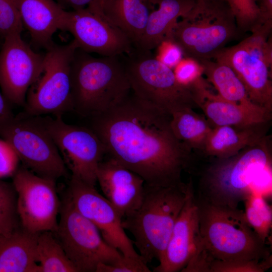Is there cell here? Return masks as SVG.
I'll return each instance as SVG.
<instances>
[{
	"label": "cell",
	"instance_id": "6da1fadb",
	"mask_svg": "<svg viewBox=\"0 0 272 272\" xmlns=\"http://www.w3.org/2000/svg\"><path fill=\"white\" fill-rule=\"evenodd\" d=\"M171 114L131 91L119 103L90 117L106 154L152 186L181 184L193 151L174 135Z\"/></svg>",
	"mask_w": 272,
	"mask_h": 272
},
{
	"label": "cell",
	"instance_id": "7a4b0ae2",
	"mask_svg": "<svg viewBox=\"0 0 272 272\" xmlns=\"http://www.w3.org/2000/svg\"><path fill=\"white\" fill-rule=\"evenodd\" d=\"M266 135L232 156L212 160L200 173L198 198L237 208L262 181L271 182V140Z\"/></svg>",
	"mask_w": 272,
	"mask_h": 272
},
{
	"label": "cell",
	"instance_id": "3957f363",
	"mask_svg": "<svg viewBox=\"0 0 272 272\" xmlns=\"http://www.w3.org/2000/svg\"><path fill=\"white\" fill-rule=\"evenodd\" d=\"M73 111L91 117L115 106L130 93L120 55L95 57L77 48L71 67Z\"/></svg>",
	"mask_w": 272,
	"mask_h": 272
},
{
	"label": "cell",
	"instance_id": "277c9868",
	"mask_svg": "<svg viewBox=\"0 0 272 272\" xmlns=\"http://www.w3.org/2000/svg\"><path fill=\"white\" fill-rule=\"evenodd\" d=\"M188 189V183L169 186L145 183L140 205L122 219L123 228L133 236V244L147 264L162 258Z\"/></svg>",
	"mask_w": 272,
	"mask_h": 272
},
{
	"label": "cell",
	"instance_id": "5b68a950",
	"mask_svg": "<svg viewBox=\"0 0 272 272\" xmlns=\"http://www.w3.org/2000/svg\"><path fill=\"white\" fill-rule=\"evenodd\" d=\"M196 198L206 258L261 260L271 255L267 244L248 224L244 211Z\"/></svg>",
	"mask_w": 272,
	"mask_h": 272
},
{
	"label": "cell",
	"instance_id": "8992f818",
	"mask_svg": "<svg viewBox=\"0 0 272 272\" xmlns=\"http://www.w3.org/2000/svg\"><path fill=\"white\" fill-rule=\"evenodd\" d=\"M178 21L165 41L177 45L186 58L214 60L239 33L226 1L195 6Z\"/></svg>",
	"mask_w": 272,
	"mask_h": 272
},
{
	"label": "cell",
	"instance_id": "52a82bcc",
	"mask_svg": "<svg viewBox=\"0 0 272 272\" xmlns=\"http://www.w3.org/2000/svg\"><path fill=\"white\" fill-rule=\"evenodd\" d=\"M272 20L265 22L238 44L224 47L214 60L230 66L256 106L272 112Z\"/></svg>",
	"mask_w": 272,
	"mask_h": 272
},
{
	"label": "cell",
	"instance_id": "ba28073f",
	"mask_svg": "<svg viewBox=\"0 0 272 272\" xmlns=\"http://www.w3.org/2000/svg\"><path fill=\"white\" fill-rule=\"evenodd\" d=\"M121 57L131 90L138 97L170 114L182 109L197 107L190 88L179 83L173 69L151 51L134 47Z\"/></svg>",
	"mask_w": 272,
	"mask_h": 272
},
{
	"label": "cell",
	"instance_id": "9c48e42d",
	"mask_svg": "<svg viewBox=\"0 0 272 272\" xmlns=\"http://www.w3.org/2000/svg\"><path fill=\"white\" fill-rule=\"evenodd\" d=\"M0 137L12 147L23 165L36 175L55 181L67 176V169L41 116L23 112L1 120Z\"/></svg>",
	"mask_w": 272,
	"mask_h": 272
},
{
	"label": "cell",
	"instance_id": "30bf717a",
	"mask_svg": "<svg viewBox=\"0 0 272 272\" xmlns=\"http://www.w3.org/2000/svg\"><path fill=\"white\" fill-rule=\"evenodd\" d=\"M53 232L78 272H96L100 263L111 264L123 255L109 245L98 228L79 212L65 194Z\"/></svg>",
	"mask_w": 272,
	"mask_h": 272
},
{
	"label": "cell",
	"instance_id": "8fae6325",
	"mask_svg": "<svg viewBox=\"0 0 272 272\" xmlns=\"http://www.w3.org/2000/svg\"><path fill=\"white\" fill-rule=\"evenodd\" d=\"M77 48L73 40L62 45L53 43L46 49L42 72L27 94L25 114L32 116L46 114L57 116L73 110L71 67Z\"/></svg>",
	"mask_w": 272,
	"mask_h": 272
},
{
	"label": "cell",
	"instance_id": "7c38bea8",
	"mask_svg": "<svg viewBox=\"0 0 272 272\" xmlns=\"http://www.w3.org/2000/svg\"><path fill=\"white\" fill-rule=\"evenodd\" d=\"M42 119L71 176L95 187L97 168L106 154L98 136L90 128L65 123L61 115Z\"/></svg>",
	"mask_w": 272,
	"mask_h": 272
},
{
	"label": "cell",
	"instance_id": "4fadbf2b",
	"mask_svg": "<svg viewBox=\"0 0 272 272\" xmlns=\"http://www.w3.org/2000/svg\"><path fill=\"white\" fill-rule=\"evenodd\" d=\"M12 178L21 227L32 233L55 232L61 205L55 180L39 176L23 165Z\"/></svg>",
	"mask_w": 272,
	"mask_h": 272
},
{
	"label": "cell",
	"instance_id": "5bb4252c",
	"mask_svg": "<svg viewBox=\"0 0 272 272\" xmlns=\"http://www.w3.org/2000/svg\"><path fill=\"white\" fill-rule=\"evenodd\" d=\"M44 54L36 52L21 38V34L7 36L0 48V87L12 105L24 106L27 92L38 79Z\"/></svg>",
	"mask_w": 272,
	"mask_h": 272
},
{
	"label": "cell",
	"instance_id": "9a60e30c",
	"mask_svg": "<svg viewBox=\"0 0 272 272\" xmlns=\"http://www.w3.org/2000/svg\"><path fill=\"white\" fill-rule=\"evenodd\" d=\"M66 194L76 210L98 228L109 245L125 257L142 259L133 241L126 234L121 217L95 186L71 176Z\"/></svg>",
	"mask_w": 272,
	"mask_h": 272
},
{
	"label": "cell",
	"instance_id": "2e32d148",
	"mask_svg": "<svg viewBox=\"0 0 272 272\" xmlns=\"http://www.w3.org/2000/svg\"><path fill=\"white\" fill-rule=\"evenodd\" d=\"M62 30L70 32L78 48L89 53L118 56L134 48L123 33L87 8L67 11Z\"/></svg>",
	"mask_w": 272,
	"mask_h": 272
},
{
	"label": "cell",
	"instance_id": "e0dca14e",
	"mask_svg": "<svg viewBox=\"0 0 272 272\" xmlns=\"http://www.w3.org/2000/svg\"><path fill=\"white\" fill-rule=\"evenodd\" d=\"M187 198L174 224L167 246L155 272H177L193 262L203 251L198 206L191 179Z\"/></svg>",
	"mask_w": 272,
	"mask_h": 272
},
{
	"label": "cell",
	"instance_id": "ac0fdd59",
	"mask_svg": "<svg viewBox=\"0 0 272 272\" xmlns=\"http://www.w3.org/2000/svg\"><path fill=\"white\" fill-rule=\"evenodd\" d=\"M96 176L104 196L122 219L139 207L145 184L139 175L109 157L99 163Z\"/></svg>",
	"mask_w": 272,
	"mask_h": 272
},
{
	"label": "cell",
	"instance_id": "d6986e66",
	"mask_svg": "<svg viewBox=\"0 0 272 272\" xmlns=\"http://www.w3.org/2000/svg\"><path fill=\"white\" fill-rule=\"evenodd\" d=\"M192 94L197 107L201 108L213 127L244 126L271 119V113L262 108L230 102L213 93L206 80L193 87Z\"/></svg>",
	"mask_w": 272,
	"mask_h": 272
},
{
	"label": "cell",
	"instance_id": "ffe728a7",
	"mask_svg": "<svg viewBox=\"0 0 272 272\" xmlns=\"http://www.w3.org/2000/svg\"><path fill=\"white\" fill-rule=\"evenodd\" d=\"M16 4L32 44L45 49L52 45L53 34L62 30L67 11L55 0H16Z\"/></svg>",
	"mask_w": 272,
	"mask_h": 272
},
{
	"label": "cell",
	"instance_id": "44dd1931",
	"mask_svg": "<svg viewBox=\"0 0 272 272\" xmlns=\"http://www.w3.org/2000/svg\"><path fill=\"white\" fill-rule=\"evenodd\" d=\"M155 6L151 0H100L87 9L120 30L135 47Z\"/></svg>",
	"mask_w": 272,
	"mask_h": 272
},
{
	"label": "cell",
	"instance_id": "7402d4cb",
	"mask_svg": "<svg viewBox=\"0 0 272 272\" xmlns=\"http://www.w3.org/2000/svg\"><path fill=\"white\" fill-rule=\"evenodd\" d=\"M270 121L247 126L213 127L198 153L205 157L227 158L235 155L267 135Z\"/></svg>",
	"mask_w": 272,
	"mask_h": 272
},
{
	"label": "cell",
	"instance_id": "603a6c76",
	"mask_svg": "<svg viewBox=\"0 0 272 272\" xmlns=\"http://www.w3.org/2000/svg\"><path fill=\"white\" fill-rule=\"evenodd\" d=\"M158 9L150 14L144 32L135 48L151 51L165 42L179 18L188 13L195 0H151Z\"/></svg>",
	"mask_w": 272,
	"mask_h": 272
},
{
	"label": "cell",
	"instance_id": "cb8c5ba5",
	"mask_svg": "<svg viewBox=\"0 0 272 272\" xmlns=\"http://www.w3.org/2000/svg\"><path fill=\"white\" fill-rule=\"evenodd\" d=\"M38 233L21 226L9 235L0 234V272H39L36 258Z\"/></svg>",
	"mask_w": 272,
	"mask_h": 272
},
{
	"label": "cell",
	"instance_id": "d4e9b609",
	"mask_svg": "<svg viewBox=\"0 0 272 272\" xmlns=\"http://www.w3.org/2000/svg\"><path fill=\"white\" fill-rule=\"evenodd\" d=\"M198 62L208 82L214 86L221 97L251 108H260L251 102L244 85L228 65L216 60H202Z\"/></svg>",
	"mask_w": 272,
	"mask_h": 272
},
{
	"label": "cell",
	"instance_id": "484cf974",
	"mask_svg": "<svg viewBox=\"0 0 272 272\" xmlns=\"http://www.w3.org/2000/svg\"><path fill=\"white\" fill-rule=\"evenodd\" d=\"M170 126L176 138L196 152L202 149L213 127L205 116L189 108L173 112Z\"/></svg>",
	"mask_w": 272,
	"mask_h": 272
},
{
	"label": "cell",
	"instance_id": "4316f807",
	"mask_svg": "<svg viewBox=\"0 0 272 272\" xmlns=\"http://www.w3.org/2000/svg\"><path fill=\"white\" fill-rule=\"evenodd\" d=\"M36 258L39 272H78L53 232L38 233Z\"/></svg>",
	"mask_w": 272,
	"mask_h": 272
},
{
	"label": "cell",
	"instance_id": "83f0119b",
	"mask_svg": "<svg viewBox=\"0 0 272 272\" xmlns=\"http://www.w3.org/2000/svg\"><path fill=\"white\" fill-rule=\"evenodd\" d=\"M246 221L255 233L267 244L272 227V209L261 193L252 192L243 201Z\"/></svg>",
	"mask_w": 272,
	"mask_h": 272
},
{
	"label": "cell",
	"instance_id": "f1b7e54d",
	"mask_svg": "<svg viewBox=\"0 0 272 272\" xmlns=\"http://www.w3.org/2000/svg\"><path fill=\"white\" fill-rule=\"evenodd\" d=\"M17 203L13 183L0 179V234L9 235L21 227Z\"/></svg>",
	"mask_w": 272,
	"mask_h": 272
},
{
	"label": "cell",
	"instance_id": "f546056e",
	"mask_svg": "<svg viewBox=\"0 0 272 272\" xmlns=\"http://www.w3.org/2000/svg\"><path fill=\"white\" fill-rule=\"evenodd\" d=\"M234 17L240 35L252 32L265 22L256 0H226Z\"/></svg>",
	"mask_w": 272,
	"mask_h": 272
},
{
	"label": "cell",
	"instance_id": "4dcf8cb0",
	"mask_svg": "<svg viewBox=\"0 0 272 272\" xmlns=\"http://www.w3.org/2000/svg\"><path fill=\"white\" fill-rule=\"evenodd\" d=\"M271 255L261 260L205 258L200 272H263L271 266Z\"/></svg>",
	"mask_w": 272,
	"mask_h": 272
},
{
	"label": "cell",
	"instance_id": "1f68e13d",
	"mask_svg": "<svg viewBox=\"0 0 272 272\" xmlns=\"http://www.w3.org/2000/svg\"><path fill=\"white\" fill-rule=\"evenodd\" d=\"M23 27L16 0H0V39L21 34Z\"/></svg>",
	"mask_w": 272,
	"mask_h": 272
},
{
	"label": "cell",
	"instance_id": "d6a6232c",
	"mask_svg": "<svg viewBox=\"0 0 272 272\" xmlns=\"http://www.w3.org/2000/svg\"><path fill=\"white\" fill-rule=\"evenodd\" d=\"M173 71L178 82L189 88L203 75L200 64L193 59L186 58L182 59Z\"/></svg>",
	"mask_w": 272,
	"mask_h": 272
},
{
	"label": "cell",
	"instance_id": "836d02e7",
	"mask_svg": "<svg viewBox=\"0 0 272 272\" xmlns=\"http://www.w3.org/2000/svg\"><path fill=\"white\" fill-rule=\"evenodd\" d=\"M20 161L10 144L0 138V179L12 177L19 167Z\"/></svg>",
	"mask_w": 272,
	"mask_h": 272
},
{
	"label": "cell",
	"instance_id": "e575fe53",
	"mask_svg": "<svg viewBox=\"0 0 272 272\" xmlns=\"http://www.w3.org/2000/svg\"><path fill=\"white\" fill-rule=\"evenodd\" d=\"M151 270L141 258L123 256L111 264L100 263L96 272H150Z\"/></svg>",
	"mask_w": 272,
	"mask_h": 272
},
{
	"label": "cell",
	"instance_id": "d590c367",
	"mask_svg": "<svg viewBox=\"0 0 272 272\" xmlns=\"http://www.w3.org/2000/svg\"><path fill=\"white\" fill-rule=\"evenodd\" d=\"M157 47L158 53L155 57L171 69L174 68L182 59V51L173 43L165 41Z\"/></svg>",
	"mask_w": 272,
	"mask_h": 272
},
{
	"label": "cell",
	"instance_id": "8d00e7d4",
	"mask_svg": "<svg viewBox=\"0 0 272 272\" xmlns=\"http://www.w3.org/2000/svg\"><path fill=\"white\" fill-rule=\"evenodd\" d=\"M63 9L70 8L72 10L85 9L100 0H55Z\"/></svg>",
	"mask_w": 272,
	"mask_h": 272
},
{
	"label": "cell",
	"instance_id": "74e56055",
	"mask_svg": "<svg viewBox=\"0 0 272 272\" xmlns=\"http://www.w3.org/2000/svg\"><path fill=\"white\" fill-rule=\"evenodd\" d=\"M257 3L264 21L272 20V0H258Z\"/></svg>",
	"mask_w": 272,
	"mask_h": 272
},
{
	"label": "cell",
	"instance_id": "f35d334b",
	"mask_svg": "<svg viewBox=\"0 0 272 272\" xmlns=\"http://www.w3.org/2000/svg\"><path fill=\"white\" fill-rule=\"evenodd\" d=\"M12 105L6 100L0 91V120L11 117L13 113Z\"/></svg>",
	"mask_w": 272,
	"mask_h": 272
},
{
	"label": "cell",
	"instance_id": "ab89813d",
	"mask_svg": "<svg viewBox=\"0 0 272 272\" xmlns=\"http://www.w3.org/2000/svg\"><path fill=\"white\" fill-rule=\"evenodd\" d=\"M196 3L198 4H211L214 3L221 2L226 1V0H195Z\"/></svg>",
	"mask_w": 272,
	"mask_h": 272
},
{
	"label": "cell",
	"instance_id": "60d3db41",
	"mask_svg": "<svg viewBox=\"0 0 272 272\" xmlns=\"http://www.w3.org/2000/svg\"><path fill=\"white\" fill-rule=\"evenodd\" d=\"M256 2H257V1L258 0H256Z\"/></svg>",
	"mask_w": 272,
	"mask_h": 272
}]
</instances>
